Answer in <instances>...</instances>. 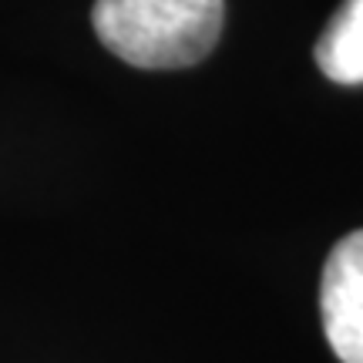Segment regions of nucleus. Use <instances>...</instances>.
<instances>
[{"instance_id":"f257e3e1","label":"nucleus","mask_w":363,"mask_h":363,"mask_svg":"<svg viewBox=\"0 0 363 363\" xmlns=\"http://www.w3.org/2000/svg\"><path fill=\"white\" fill-rule=\"evenodd\" d=\"M222 0H98L94 34L125 65L145 71L199 65L222 34Z\"/></svg>"},{"instance_id":"f03ea898","label":"nucleus","mask_w":363,"mask_h":363,"mask_svg":"<svg viewBox=\"0 0 363 363\" xmlns=\"http://www.w3.org/2000/svg\"><path fill=\"white\" fill-rule=\"evenodd\" d=\"M326 343L343 363H363V229L340 239L320 279Z\"/></svg>"},{"instance_id":"7ed1b4c3","label":"nucleus","mask_w":363,"mask_h":363,"mask_svg":"<svg viewBox=\"0 0 363 363\" xmlns=\"http://www.w3.org/2000/svg\"><path fill=\"white\" fill-rule=\"evenodd\" d=\"M316 65L337 84H363V0H343L316 40Z\"/></svg>"}]
</instances>
